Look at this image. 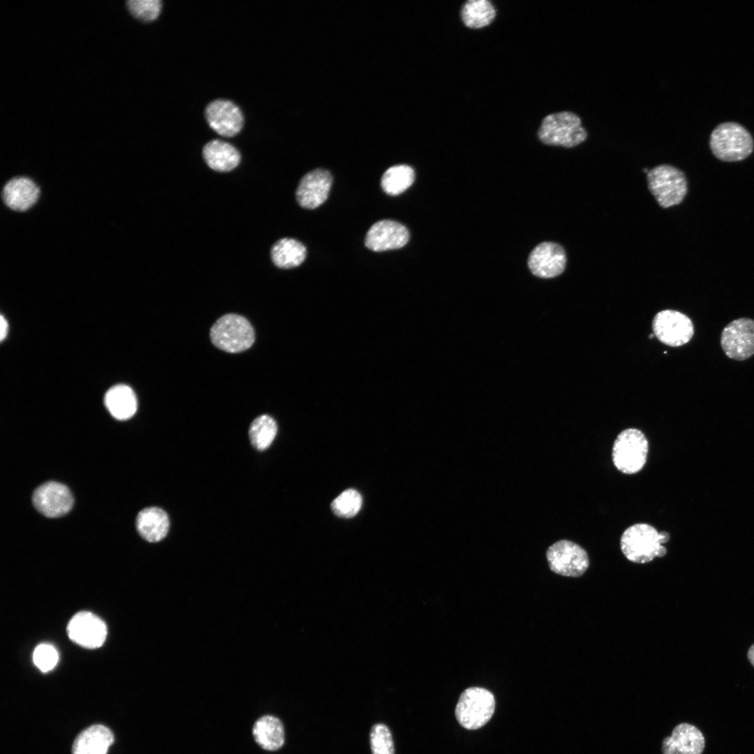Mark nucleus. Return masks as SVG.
Returning a JSON list of instances; mask_svg holds the SVG:
<instances>
[{
  "label": "nucleus",
  "instance_id": "f257e3e1",
  "mask_svg": "<svg viewBox=\"0 0 754 754\" xmlns=\"http://www.w3.org/2000/svg\"><path fill=\"white\" fill-rule=\"evenodd\" d=\"M670 534L658 532L651 525L638 523L627 528L620 539L621 549L626 558L636 563H646L655 557H663L667 553L661 545L669 541Z\"/></svg>",
  "mask_w": 754,
  "mask_h": 754
},
{
  "label": "nucleus",
  "instance_id": "f03ea898",
  "mask_svg": "<svg viewBox=\"0 0 754 754\" xmlns=\"http://www.w3.org/2000/svg\"><path fill=\"white\" fill-rule=\"evenodd\" d=\"M538 136L545 145L571 148L583 142L587 132L578 115L562 111L549 114L542 119Z\"/></svg>",
  "mask_w": 754,
  "mask_h": 754
},
{
  "label": "nucleus",
  "instance_id": "7ed1b4c3",
  "mask_svg": "<svg viewBox=\"0 0 754 754\" xmlns=\"http://www.w3.org/2000/svg\"><path fill=\"white\" fill-rule=\"evenodd\" d=\"M710 147L719 160L727 162L742 161L753 150V140L749 132L734 122L719 124L712 131Z\"/></svg>",
  "mask_w": 754,
  "mask_h": 754
},
{
  "label": "nucleus",
  "instance_id": "20e7f679",
  "mask_svg": "<svg viewBox=\"0 0 754 754\" xmlns=\"http://www.w3.org/2000/svg\"><path fill=\"white\" fill-rule=\"evenodd\" d=\"M212 343L228 353H239L251 346L255 340L254 330L244 317L228 313L220 317L209 332Z\"/></svg>",
  "mask_w": 754,
  "mask_h": 754
},
{
  "label": "nucleus",
  "instance_id": "39448f33",
  "mask_svg": "<svg viewBox=\"0 0 754 754\" xmlns=\"http://www.w3.org/2000/svg\"><path fill=\"white\" fill-rule=\"evenodd\" d=\"M648 452L649 442L644 433L635 428H628L621 431L614 440L612 461L621 473L635 474L644 466Z\"/></svg>",
  "mask_w": 754,
  "mask_h": 754
},
{
  "label": "nucleus",
  "instance_id": "423d86ee",
  "mask_svg": "<svg viewBox=\"0 0 754 754\" xmlns=\"http://www.w3.org/2000/svg\"><path fill=\"white\" fill-rule=\"evenodd\" d=\"M495 709L493 694L481 687H471L459 696L455 708L458 723L467 730H477L491 718Z\"/></svg>",
  "mask_w": 754,
  "mask_h": 754
},
{
  "label": "nucleus",
  "instance_id": "0eeeda50",
  "mask_svg": "<svg viewBox=\"0 0 754 754\" xmlns=\"http://www.w3.org/2000/svg\"><path fill=\"white\" fill-rule=\"evenodd\" d=\"M646 175L649 188L660 207L667 208L683 201L688 185L682 171L663 164L653 168Z\"/></svg>",
  "mask_w": 754,
  "mask_h": 754
},
{
  "label": "nucleus",
  "instance_id": "6e6552de",
  "mask_svg": "<svg viewBox=\"0 0 754 754\" xmlns=\"http://www.w3.org/2000/svg\"><path fill=\"white\" fill-rule=\"evenodd\" d=\"M546 557L550 570L565 577H581L589 566L586 552L568 540H560L550 545Z\"/></svg>",
  "mask_w": 754,
  "mask_h": 754
},
{
  "label": "nucleus",
  "instance_id": "1a4fd4ad",
  "mask_svg": "<svg viewBox=\"0 0 754 754\" xmlns=\"http://www.w3.org/2000/svg\"><path fill=\"white\" fill-rule=\"evenodd\" d=\"M652 326L658 339L672 347L687 343L694 334L693 324L689 317L672 309L658 312L653 320Z\"/></svg>",
  "mask_w": 754,
  "mask_h": 754
},
{
  "label": "nucleus",
  "instance_id": "9d476101",
  "mask_svg": "<svg viewBox=\"0 0 754 754\" xmlns=\"http://www.w3.org/2000/svg\"><path fill=\"white\" fill-rule=\"evenodd\" d=\"M720 345L732 360L743 361L754 355V320L740 318L727 324L722 331Z\"/></svg>",
  "mask_w": 754,
  "mask_h": 754
},
{
  "label": "nucleus",
  "instance_id": "9b49d317",
  "mask_svg": "<svg viewBox=\"0 0 754 754\" xmlns=\"http://www.w3.org/2000/svg\"><path fill=\"white\" fill-rule=\"evenodd\" d=\"M36 510L47 517H59L68 512L73 505V497L64 485L51 481L36 489L32 496Z\"/></svg>",
  "mask_w": 754,
  "mask_h": 754
},
{
  "label": "nucleus",
  "instance_id": "f8f14e48",
  "mask_svg": "<svg viewBox=\"0 0 754 754\" xmlns=\"http://www.w3.org/2000/svg\"><path fill=\"white\" fill-rule=\"evenodd\" d=\"M566 255L559 244L544 242L531 252L528 266L531 273L539 278L551 279L560 275L565 269Z\"/></svg>",
  "mask_w": 754,
  "mask_h": 754
},
{
  "label": "nucleus",
  "instance_id": "ddd939ff",
  "mask_svg": "<svg viewBox=\"0 0 754 754\" xmlns=\"http://www.w3.org/2000/svg\"><path fill=\"white\" fill-rule=\"evenodd\" d=\"M67 630L72 641L88 649L101 646L107 636L105 623L89 612L75 614L68 623Z\"/></svg>",
  "mask_w": 754,
  "mask_h": 754
},
{
  "label": "nucleus",
  "instance_id": "4468645a",
  "mask_svg": "<svg viewBox=\"0 0 754 754\" xmlns=\"http://www.w3.org/2000/svg\"><path fill=\"white\" fill-rule=\"evenodd\" d=\"M410 235L407 228L393 220L379 221L366 234L364 244L370 250L379 252L397 249L405 246Z\"/></svg>",
  "mask_w": 754,
  "mask_h": 754
},
{
  "label": "nucleus",
  "instance_id": "2eb2a0df",
  "mask_svg": "<svg viewBox=\"0 0 754 754\" xmlns=\"http://www.w3.org/2000/svg\"><path fill=\"white\" fill-rule=\"evenodd\" d=\"M209 126L224 137L238 134L244 125V116L237 105L228 100L217 99L209 103L205 109Z\"/></svg>",
  "mask_w": 754,
  "mask_h": 754
},
{
  "label": "nucleus",
  "instance_id": "dca6fc26",
  "mask_svg": "<svg viewBox=\"0 0 754 754\" xmlns=\"http://www.w3.org/2000/svg\"><path fill=\"white\" fill-rule=\"evenodd\" d=\"M332 184V177L327 170L316 168L307 172L296 190L299 205L309 209L318 207L327 199Z\"/></svg>",
  "mask_w": 754,
  "mask_h": 754
},
{
  "label": "nucleus",
  "instance_id": "f3484780",
  "mask_svg": "<svg viewBox=\"0 0 754 754\" xmlns=\"http://www.w3.org/2000/svg\"><path fill=\"white\" fill-rule=\"evenodd\" d=\"M40 190L38 184L27 177L19 176L9 179L2 189V199L7 207L15 212H26L38 202Z\"/></svg>",
  "mask_w": 754,
  "mask_h": 754
},
{
  "label": "nucleus",
  "instance_id": "a211bd4d",
  "mask_svg": "<svg viewBox=\"0 0 754 754\" xmlns=\"http://www.w3.org/2000/svg\"><path fill=\"white\" fill-rule=\"evenodd\" d=\"M114 741L111 730L102 725H92L75 739L73 754H107Z\"/></svg>",
  "mask_w": 754,
  "mask_h": 754
},
{
  "label": "nucleus",
  "instance_id": "6ab92c4d",
  "mask_svg": "<svg viewBox=\"0 0 754 754\" xmlns=\"http://www.w3.org/2000/svg\"><path fill=\"white\" fill-rule=\"evenodd\" d=\"M169 526L167 513L159 508H146L136 517V528L139 534L149 542H155L163 539Z\"/></svg>",
  "mask_w": 754,
  "mask_h": 754
},
{
  "label": "nucleus",
  "instance_id": "aec40b11",
  "mask_svg": "<svg viewBox=\"0 0 754 754\" xmlns=\"http://www.w3.org/2000/svg\"><path fill=\"white\" fill-rule=\"evenodd\" d=\"M202 156L208 166L218 172H228L236 168L241 160L239 151L231 144L220 140L207 142Z\"/></svg>",
  "mask_w": 754,
  "mask_h": 754
},
{
  "label": "nucleus",
  "instance_id": "412c9836",
  "mask_svg": "<svg viewBox=\"0 0 754 754\" xmlns=\"http://www.w3.org/2000/svg\"><path fill=\"white\" fill-rule=\"evenodd\" d=\"M252 734L258 746L268 751L280 749L285 741V731L282 722L271 715L259 718L253 724Z\"/></svg>",
  "mask_w": 754,
  "mask_h": 754
},
{
  "label": "nucleus",
  "instance_id": "4be33fe9",
  "mask_svg": "<svg viewBox=\"0 0 754 754\" xmlns=\"http://www.w3.org/2000/svg\"><path fill=\"white\" fill-rule=\"evenodd\" d=\"M104 402L110 414L118 420L131 417L138 408L137 398L133 390L128 385H117L105 394Z\"/></svg>",
  "mask_w": 754,
  "mask_h": 754
},
{
  "label": "nucleus",
  "instance_id": "5701e85b",
  "mask_svg": "<svg viewBox=\"0 0 754 754\" xmlns=\"http://www.w3.org/2000/svg\"><path fill=\"white\" fill-rule=\"evenodd\" d=\"M306 256V247L299 241L292 238L278 240L271 249V258L274 264L283 269L293 268L300 265Z\"/></svg>",
  "mask_w": 754,
  "mask_h": 754
},
{
  "label": "nucleus",
  "instance_id": "b1692460",
  "mask_svg": "<svg viewBox=\"0 0 754 754\" xmlns=\"http://www.w3.org/2000/svg\"><path fill=\"white\" fill-rule=\"evenodd\" d=\"M670 737L679 754H702L704 751V737L693 725L682 723L676 725Z\"/></svg>",
  "mask_w": 754,
  "mask_h": 754
},
{
  "label": "nucleus",
  "instance_id": "393cba45",
  "mask_svg": "<svg viewBox=\"0 0 754 754\" xmlns=\"http://www.w3.org/2000/svg\"><path fill=\"white\" fill-rule=\"evenodd\" d=\"M496 11L488 0H468L462 6L460 15L465 26L480 29L488 26L494 20Z\"/></svg>",
  "mask_w": 754,
  "mask_h": 754
},
{
  "label": "nucleus",
  "instance_id": "a878e982",
  "mask_svg": "<svg viewBox=\"0 0 754 754\" xmlns=\"http://www.w3.org/2000/svg\"><path fill=\"white\" fill-rule=\"evenodd\" d=\"M414 170L407 165H397L389 168L383 175L381 188L390 195L404 192L414 182Z\"/></svg>",
  "mask_w": 754,
  "mask_h": 754
},
{
  "label": "nucleus",
  "instance_id": "bb28decb",
  "mask_svg": "<svg viewBox=\"0 0 754 754\" xmlns=\"http://www.w3.org/2000/svg\"><path fill=\"white\" fill-rule=\"evenodd\" d=\"M277 433L275 420L267 415L256 417L251 424L249 436L251 445L258 450H265L269 447Z\"/></svg>",
  "mask_w": 754,
  "mask_h": 754
},
{
  "label": "nucleus",
  "instance_id": "cd10ccee",
  "mask_svg": "<svg viewBox=\"0 0 754 754\" xmlns=\"http://www.w3.org/2000/svg\"><path fill=\"white\" fill-rule=\"evenodd\" d=\"M362 504L360 494L353 489L345 490L332 502L334 513L343 518L354 517L360 511Z\"/></svg>",
  "mask_w": 754,
  "mask_h": 754
},
{
  "label": "nucleus",
  "instance_id": "c85d7f7f",
  "mask_svg": "<svg viewBox=\"0 0 754 754\" xmlns=\"http://www.w3.org/2000/svg\"><path fill=\"white\" fill-rule=\"evenodd\" d=\"M370 743L372 754H394L391 732L383 724L378 723L372 727Z\"/></svg>",
  "mask_w": 754,
  "mask_h": 754
},
{
  "label": "nucleus",
  "instance_id": "c756f323",
  "mask_svg": "<svg viewBox=\"0 0 754 754\" xmlns=\"http://www.w3.org/2000/svg\"><path fill=\"white\" fill-rule=\"evenodd\" d=\"M126 5L130 13L143 22L156 19L162 8L160 0H128Z\"/></svg>",
  "mask_w": 754,
  "mask_h": 754
},
{
  "label": "nucleus",
  "instance_id": "7c9ffc66",
  "mask_svg": "<svg viewBox=\"0 0 754 754\" xmlns=\"http://www.w3.org/2000/svg\"><path fill=\"white\" fill-rule=\"evenodd\" d=\"M58 658L56 649L49 644H40L34 651L33 661L43 672L52 670L57 665Z\"/></svg>",
  "mask_w": 754,
  "mask_h": 754
},
{
  "label": "nucleus",
  "instance_id": "2f4dec72",
  "mask_svg": "<svg viewBox=\"0 0 754 754\" xmlns=\"http://www.w3.org/2000/svg\"><path fill=\"white\" fill-rule=\"evenodd\" d=\"M1 323V325H0V327H1L0 339H1V341H3L6 338V335H7L8 330V322H7L6 319L2 315L1 316V323Z\"/></svg>",
  "mask_w": 754,
  "mask_h": 754
},
{
  "label": "nucleus",
  "instance_id": "473e14b6",
  "mask_svg": "<svg viewBox=\"0 0 754 754\" xmlns=\"http://www.w3.org/2000/svg\"><path fill=\"white\" fill-rule=\"evenodd\" d=\"M748 658L750 663L754 667V644L748 649Z\"/></svg>",
  "mask_w": 754,
  "mask_h": 754
}]
</instances>
